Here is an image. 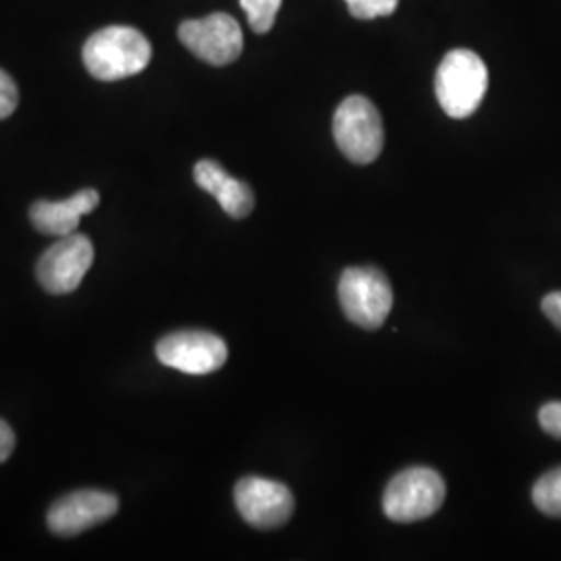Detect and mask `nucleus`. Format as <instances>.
I'll return each instance as SVG.
<instances>
[{
	"mask_svg": "<svg viewBox=\"0 0 561 561\" xmlns=\"http://www.w3.org/2000/svg\"><path fill=\"white\" fill-rule=\"evenodd\" d=\"M152 59V46L140 30L111 25L92 34L83 46V62L92 78L119 81L141 73Z\"/></svg>",
	"mask_w": 561,
	"mask_h": 561,
	"instance_id": "f257e3e1",
	"label": "nucleus"
},
{
	"mask_svg": "<svg viewBox=\"0 0 561 561\" xmlns=\"http://www.w3.org/2000/svg\"><path fill=\"white\" fill-rule=\"evenodd\" d=\"M486 88L489 71L477 53L458 48L445 55L435 78L437 101L445 115L451 119H468L481 106Z\"/></svg>",
	"mask_w": 561,
	"mask_h": 561,
	"instance_id": "f03ea898",
	"label": "nucleus"
},
{
	"mask_svg": "<svg viewBox=\"0 0 561 561\" xmlns=\"http://www.w3.org/2000/svg\"><path fill=\"white\" fill-rule=\"evenodd\" d=\"M445 502V481L433 468H408L400 472L382 495V512L389 520L410 524L426 520Z\"/></svg>",
	"mask_w": 561,
	"mask_h": 561,
	"instance_id": "7ed1b4c3",
	"label": "nucleus"
},
{
	"mask_svg": "<svg viewBox=\"0 0 561 561\" xmlns=\"http://www.w3.org/2000/svg\"><path fill=\"white\" fill-rule=\"evenodd\" d=\"M340 301L347 321L375 331L393 308V289L379 268L352 266L341 275Z\"/></svg>",
	"mask_w": 561,
	"mask_h": 561,
	"instance_id": "20e7f679",
	"label": "nucleus"
},
{
	"mask_svg": "<svg viewBox=\"0 0 561 561\" xmlns=\"http://www.w3.org/2000/svg\"><path fill=\"white\" fill-rule=\"evenodd\" d=\"M333 136L347 161L370 164L385 144L381 113L364 96H347L335 111Z\"/></svg>",
	"mask_w": 561,
	"mask_h": 561,
	"instance_id": "39448f33",
	"label": "nucleus"
},
{
	"mask_svg": "<svg viewBox=\"0 0 561 561\" xmlns=\"http://www.w3.org/2000/svg\"><path fill=\"white\" fill-rule=\"evenodd\" d=\"M180 41L198 59L222 67L240 59L243 34L240 23L227 13H213L202 20L183 21Z\"/></svg>",
	"mask_w": 561,
	"mask_h": 561,
	"instance_id": "423d86ee",
	"label": "nucleus"
},
{
	"mask_svg": "<svg viewBox=\"0 0 561 561\" xmlns=\"http://www.w3.org/2000/svg\"><path fill=\"white\" fill-rule=\"evenodd\" d=\"M94 262V245L85 236L71 233L60 238L42 254L36 277L48 294H71L81 285Z\"/></svg>",
	"mask_w": 561,
	"mask_h": 561,
	"instance_id": "0eeeda50",
	"label": "nucleus"
},
{
	"mask_svg": "<svg viewBox=\"0 0 561 561\" xmlns=\"http://www.w3.org/2000/svg\"><path fill=\"white\" fill-rule=\"evenodd\" d=\"M227 343L208 331H178L162 337L157 345V358L185 375H210L227 362Z\"/></svg>",
	"mask_w": 561,
	"mask_h": 561,
	"instance_id": "6e6552de",
	"label": "nucleus"
},
{
	"mask_svg": "<svg viewBox=\"0 0 561 561\" xmlns=\"http://www.w3.org/2000/svg\"><path fill=\"white\" fill-rule=\"evenodd\" d=\"M233 497L241 518L261 530H273L287 524L296 510V500L283 482L261 477L241 479L236 484Z\"/></svg>",
	"mask_w": 561,
	"mask_h": 561,
	"instance_id": "1a4fd4ad",
	"label": "nucleus"
},
{
	"mask_svg": "<svg viewBox=\"0 0 561 561\" xmlns=\"http://www.w3.org/2000/svg\"><path fill=\"white\" fill-rule=\"evenodd\" d=\"M119 512V500L106 491H76L48 510L46 524L59 537H76L102 522L113 518Z\"/></svg>",
	"mask_w": 561,
	"mask_h": 561,
	"instance_id": "9d476101",
	"label": "nucleus"
},
{
	"mask_svg": "<svg viewBox=\"0 0 561 561\" xmlns=\"http://www.w3.org/2000/svg\"><path fill=\"white\" fill-rule=\"evenodd\" d=\"M99 204H101V194L96 190L88 187V190H81L78 194H73L67 201L36 202L30 208V219L41 233L65 238V236L76 233L81 217L96 210Z\"/></svg>",
	"mask_w": 561,
	"mask_h": 561,
	"instance_id": "9b49d317",
	"label": "nucleus"
},
{
	"mask_svg": "<svg viewBox=\"0 0 561 561\" xmlns=\"http://www.w3.org/2000/svg\"><path fill=\"white\" fill-rule=\"evenodd\" d=\"M194 180L204 192L213 194L222 210L233 219H245L254 210V192L248 183L231 178L221 164L204 159L194 167Z\"/></svg>",
	"mask_w": 561,
	"mask_h": 561,
	"instance_id": "f8f14e48",
	"label": "nucleus"
},
{
	"mask_svg": "<svg viewBox=\"0 0 561 561\" xmlns=\"http://www.w3.org/2000/svg\"><path fill=\"white\" fill-rule=\"evenodd\" d=\"M533 502L545 516L561 518V466L545 472L533 486Z\"/></svg>",
	"mask_w": 561,
	"mask_h": 561,
	"instance_id": "ddd939ff",
	"label": "nucleus"
},
{
	"mask_svg": "<svg viewBox=\"0 0 561 561\" xmlns=\"http://www.w3.org/2000/svg\"><path fill=\"white\" fill-rule=\"evenodd\" d=\"M283 0H240L241 9L248 15V23L256 34L273 30Z\"/></svg>",
	"mask_w": 561,
	"mask_h": 561,
	"instance_id": "4468645a",
	"label": "nucleus"
},
{
	"mask_svg": "<svg viewBox=\"0 0 561 561\" xmlns=\"http://www.w3.org/2000/svg\"><path fill=\"white\" fill-rule=\"evenodd\" d=\"M400 0H358L354 4H347L350 13L356 20H375V18H387L398 9Z\"/></svg>",
	"mask_w": 561,
	"mask_h": 561,
	"instance_id": "2eb2a0df",
	"label": "nucleus"
},
{
	"mask_svg": "<svg viewBox=\"0 0 561 561\" xmlns=\"http://www.w3.org/2000/svg\"><path fill=\"white\" fill-rule=\"evenodd\" d=\"M20 104L18 83L0 69V121L11 117Z\"/></svg>",
	"mask_w": 561,
	"mask_h": 561,
	"instance_id": "dca6fc26",
	"label": "nucleus"
},
{
	"mask_svg": "<svg viewBox=\"0 0 561 561\" xmlns=\"http://www.w3.org/2000/svg\"><path fill=\"white\" fill-rule=\"evenodd\" d=\"M542 431L556 439H561V401L545 403L539 412Z\"/></svg>",
	"mask_w": 561,
	"mask_h": 561,
	"instance_id": "f3484780",
	"label": "nucleus"
},
{
	"mask_svg": "<svg viewBox=\"0 0 561 561\" xmlns=\"http://www.w3.org/2000/svg\"><path fill=\"white\" fill-rule=\"evenodd\" d=\"M542 312L561 331V291H553L542 298Z\"/></svg>",
	"mask_w": 561,
	"mask_h": 561,
	"instance_id": "a211bd4d",
	"label": "nucleus"
},
{
	"mask_svg": "<svg viewBox=\"0 0 561 561\" xmlns=\"http://www.w3.org/2000/svg\"><path fill=\"white\" fill-rule=\"evenodd\" d=\"M15 449V433L4 421H0V463L9 460V456Z\"/></svg>",
	"mask_w": 561,
	"mask_h": 561,
	"instance_id": "6ab92c4d",
	"label": "nucleus"
},
{
	"mask_svg": "<svg viewBox=\"0 0 561 561\" xmlns=\"http://www.w3.org/2000/svg\"><path fill=\"white\" fill-rule=\"evenodd\" d=\"M345 2H347V4H354V2H358V0H345Z\"/></svg>",
	"mask_w": 561,
	"mask_h": 561,
	"instance_id": "aec40b11",
	"label": "nucleus"
}]
</instances>
